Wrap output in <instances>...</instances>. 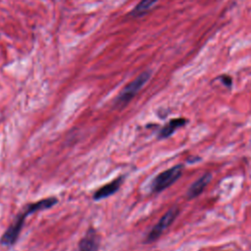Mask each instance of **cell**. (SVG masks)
Masks as SVG:
<instances>
[{"instance_id": "obj_1", "label": "cell", "mask_w": 251, "mask_h": 251, "mask_svg": "<svg viewBox=\"0 0 251 251\" xmlns=\"http://www.w3.org/2000/svg\"><path fill=\"white\" fill-rule=\"evenodd\" d=\"M56 203H57V199L55 197H50V198L42 199V200H40L36 203H32V204L27 205L25 207V211L18 215V217L14 220V222L7 228L6 232L2 235L1 240H0L1 243L3 245H7V246L13 245L19 237V234H20L21 229H22V227L24 226V223H25V219L27 215H29L33 212L39 211V210L49 209L53 205H55Z\"/></svg>"}, {"instance_id": "obj_2", "label": "cell", "mask_w": 251, "mask_h": 251, "mask_svg": "<svg viewBox=\"0 0 251 251\" xmlns=\"http://www.w3.org/2000/svg\"><path fill=\"white\" fill-rule=\"evenodd\" d=\"M150 75H151L150 72H143L134 80L128 83L123 89L121 94L118 96L116 100V105L120 107H124L125 105H126L135 96V94L141 89V87L147 82V80L150 78Z\"/></svg>"}, {"instance_id": "obj_3", "label": "cell", "mask_w": 251, "mask_h": 251, "mask_svg": "<svg viewBox=\"0 0 251 251\" xmlns=\"http://www.w3.org/2000/svg\"><path fill=\"white\" fill-rule=\"evenodd\" d=\"M182 173V166L176 165L169 170L159 174L152 182V190L154 192H160L167 187L171 186L174 182H176Z\"/></svg>"}, {"instance_id": "obj_4", "label": "cell", "mask_w": 251, "mask_h": 251, "mask_svg": "<svg viewBox=\"0 0 251 251\" xmlns=\"http://www.w3.org/2000/svg\"><path fill=\"white\" fill-rule=\"evenodd\" d=\"M179 210L176 207H174L170 209L158 222V224L151 229L150 233L147 236L146 242H152L155 241L162 233L163 231L175 221L176 216L178 215Z\"/></svg>"}, {"instance_id": "obj_5", "label": "cell", "mask_w": 251, "mask_h": 251, "mask_svg": "<svg viewBox=\"0 0 251 251\" xmlns=\"http://www.w3.org/2000/svg\"><path fill=\"white\" fill-rule=\"evenodd\" d=\"M123 179H124V178H123L122 176H120V177L114 179L113 181H111V182H109V183L103 185L102 187H100V188L94 193L93 198H94L95 200H100V199H103V198H105V197H108V196L114 194V193L120 188V186H121V184H122V182H123Z\"/></svg>"}, {"instance_id": "obj_6", "label": "cell", "mask_w": 251, "mask_h": 251, "mask_svg": "<svg viewBox=\"0 0 251 251\" xmlns=\"http://www.w3.org/2000/svg\"><path fill=\"white\" fill-rule=\"evenodd\" d=\"M99 239L96 231L89 229L79 242V251H97Z\"/></svg>"}, {"instance_id": "obj_7", "label": "cell", "mask_w": 251, "mask_h": 251, "mask_svg": "<svg viewBox=\"0 0 251 251\" xmlns=\"http://www.w3.org/2000/svg\"><path fill=\"white\" fill-rule=\"evenodd\" d=\"M211 178H212V175L210 173H207V174L203 175L200 178H198L196 181H194L187 191V197L189 199H192V198L198 196L199 194H201V192L206 187V185L209 183Z\"/></svg>"}, {"instance_id": "obj_8", "label": "cell", "mask_w": 251, "mask_h": 251, "mask_svg": "<svg viewBox=\"0 0 251 251\" xmlns=\"http://www.w3.org/2000/svg\"><path fill=\"white\" fill-rule=\"evenodd\" d=\"M186 120L182 118H177V119H173L171 120L168 125H166L160 131L159 133V138H166L170 135H172L176 128L184 126L186 124Z\"/></svg>"}, {"instance_id": "obj_9", "label": "cell", "mask_w": 251, "mask_h": 251, "mask_svg": "<svg viewBox=\"0 0 251 251\" xmlns=\"http://www.w3.org/2000/svg\"><path fill=\"white\" fill-rule=\"evenodd\" d=\"M158 0H141L139 4L134 8V10L131 12V15L134 17L141 16L145 12H147Z\"/></svg>"}, {"instance_id": "obj_10", "label": "cell", "mask_w": 251, "mask_h": 251, "mask_svg": "<svg viewBox=\"0 0 251 251\" xmlns=\"http://www.w3.org/2000/svg\"><path fill=\"white\" fill-rule=\"evenodd\" d=\"M220 79L222 80V82L225 84V86L226 87H230L231 84H232V79L229 75H221L220 76Z\"/></svg>"}]
</instances>
